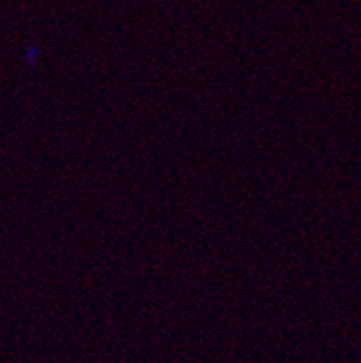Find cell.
I'll return each instance as SVG.
<instances>
[{"label": "cell", "instance_id": "1", "mask_svg": "<svg viewBox=\"0 0 361 363\" xmlns=\"http://www.w3.org/2000/svg\"><path fill=\"white\" fill-rule=\"evenodd\" d=\"M40 56V48L36 44H28L26 45V51H24V60L28 64L29 69H35L36 60H38Z\"/></svg>", "mask_w": 361, "mask_h": 363}]
</instances>
